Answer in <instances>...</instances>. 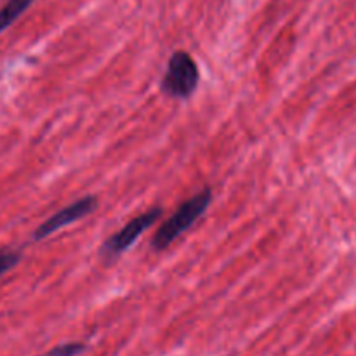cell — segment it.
<instances>
[{"instance_id": "obj_1", "label": "cell", "mask_w": 356, "mask_h": 356, "mask_svg": "<svg viewBox=\"0 0 356 356\" xmlns=\"http://www.w3.org/2000/svg\"><path fill=\"white\" fill-rule=\"evenodd\" d=\"M212 202V190L211 188H204L200 193L195 197L188 198L186 202L176 209L172 216L156 229L155 236L152 240V247L155 250H163L170 245L176 238H179L186 229H190L198 219L202 218L205 211L209 209Z\"/></svg>"}, {"instance_id": "obj_2", "label": "cell", "mask_w": 356, "mask_h": 356, "mask_svg": "<svg viewBox=\"0 0 356 356\" xmlns=\"http://www.w3.org/2000/svg\"><path fill=\"white\" fill-rule=\"evenodd\" d=\"M200 82L197 61L186 51H176L167 63V72L162 79V90L176 99H188L197 90Z\"/></svg>"}, {"instance_id": "obj_3", "label": "cell", "mask_w": 356, "mask_h": 356, "mask_svg": "<svg viewBox=\"0 0 356 356\" xmlns=\"http://www.w3.org/2000/svg\"><path fill=\"white\" fill-rule=\"evenodd\" d=\"M160 218H162V209L160 207L149 209V211L136 216V218H132L124 228L118 229L113 236L104 240L103 245H101V252H103L104 256L110 257L125 252V250H127L129 247L146 232V229L152 228Z\"/></svg>"}, {"instance_id": "obj_4", "label": "cell", "mask_w": 356, "mask_h": 356, "mask_svg": "<svg viewBox=\"0 0 356 356\" xmlns=\"http://www.w3.org/2000/svg\"><path fill=\"white\" fill-rule=\"evenodd\" d=\"M97 207V198L89 195V197H83L80 200L73 202L68 207L61 209L59 212H56L54 216L47 219V221L42 222L37 229L33 232V240H44L47 236L54 235L58 229L65 228V226L73 225V222L80 221L86 216H89L90 212H94V209Z\"/></svg>"}, {"instance_id": "obj_5", "label": "cell", "mask_w": 356, "mask_h": 356, "mask_svg": "<svg viewBox=\"0 0 356 356\" xmlns=\"http://www.w3.org/2000/svg\"><path fill=\"white\" fill-rule=\"evenodd\" d=\"M35 0H7V2L0 7V33H3L17 17L23 16V14L26 13L28 7Z\"/></svg>"}, {"instance_id": "obj_6", "label": "cell", "mask_w": 356, "mask_h": 356, "mask_svg": "<svg viewBox=\"0 0 356 356\" xmlns=\"http://www.w3.org/2000/svg\"><path fill=\"white\" fill-rule=\"evenodd\" d=\"M86 350H87L86 343H79V341H75V343L59 344V346L52 348V350L45 351L44 355H38V356H79Z\"/></svg>"}, {"instance_id": "obj_7", "label": "cell", "mask_w": 356, "mask_h": 356, "mask_svg": "<svg viewBox=\"0 0 356 356\" xmlns=\"http://www.w3.org/2000/svg\"><path fill=\"white\" fill-rule=\"evenodd\" d=\"M19 261H21V252H17V250H9V249L0 250V277L6 275L7 271L13 270L14 266H17Z\"/></svg>"}]
</instances>
